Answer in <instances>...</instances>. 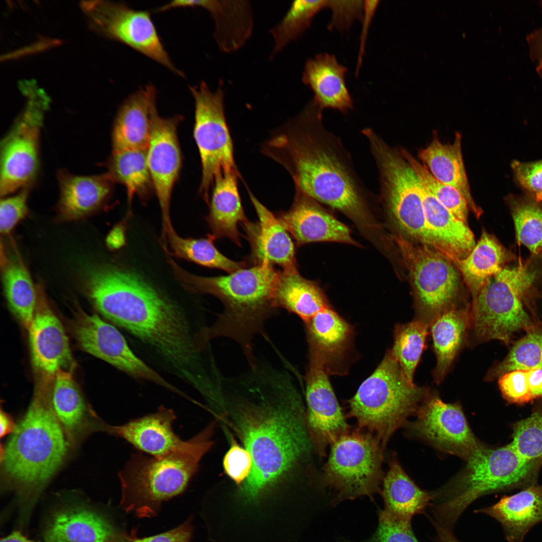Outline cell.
<instances>
[{
  "label": "cell",
  "mask_w": 542,
  "mask_h": 542,
  "mask_svg": "<svg viewBox=\"0 0 542 542\" xmlns=\"http://www.w3.org/2000/svg\"><path fill=\"white\" fill-rule=\"evenodd\" d=\"M169 263L177 279L193 292L211 295L222 303L212 325L200 332L206 344L217 338H228L240 347L249 366L255 364L253 341L257 335H265V322L278 309L274 301V290L278 271L267 263L239 269L227 276L205 277L185 270L173 260Z\"/></svg>",
  "instance_id": "cell-5"
},
{
  "label": "cell",
  "mask_w": 542,
  "mask_h": 542,
  "mask_svg": "<svg viewBox=\"0 0 542 542\" xmlns=\"http://www.w3.org/2000/svg\"><path fill=\"white\" fill-rule=\"evenodd\" d=\"M361 542H420L411 524L398 522L380 511L377 529L368 539Z\"/></svg>",
  "instance_id": "cell-51"
},
{
  "label": "cell",
  "mask_w": 542,
  "mask_h": 542,
  "mask_svg": "<svg viewBox=\"0 0 542 542\" xmlns=\"http://www.w3.org/2000/svg\"><path fill=\"white\" fill-rule=\"evenodd\" d=\"M175 419L172 410L161 407L154 413L121 426L107 427V430L141 451L152 456H162L177 449L184 442L173 429Z\"/></svg>",
  "instance_id": "cell-30"
},
{
  "label": "cell",
  "mask_w": 542,
  "mask_h": 542,
  "mask_svg": "<svg viewBox=\"0 0 542 542\" xmlns=\"http://www.w3.org/2000/svg\"><path fill=\"white\" fill-rule=\"evenodd\" d=\"M2 252L1 265L5 295L12 312L25 328L33 320L37 303L36 286L20 256Z\"/></svg>",
  "instance_id": "cell-39"
},
{
  "label": "cell",
  "mask_w": 542,
  "mask_h": 542,
  "mask_svg": "<svg viewBox=\"0 0 542 542\" xmlns=\"http://www.w3.org/2000/svg\"><path fill=\"white\" fill-rule=\"evenodd\" d=\"M470 311L471 305L456 307L441 315L430 326L436 357L433 376L437 384L443 381L463 347L468 345Z\"/></svg>",
  "instance_id": "cell-35"
},
{
  "label": "cell",
  "mask_w": 542,
  "mask_h": 542,
  "mask_svg": "<svg viewBox=\"0 0 542 542\" xmlns=\"http://www.w3.org/2000/svg\"><path fill=\"white\" fill-rule=\"evenodd\" d=\"M513 177L525 195L542 203V160L533 162L513 160Z\"/></svg>",
  "instance_id": "cell-48"
},
{
  "label": "cell",
  "mask_w": 542,
  "mask_h": 542,
  "mask_svg": "<svg viewBox=\"0 0 542 542\" xmlns=\"http://www.w3.org/2000/svg\"><path fill=\"white\" fill-rule=\"evenodd\" d=\"M249 194L258 220L247 221L242 225L250 245L252 260L255 265L275 264L283 270L296 268L295 246L289 232L276 215L250 192Z\"/></svg>",
  "instance_id": "cell-23"
},
{
  "label": "cell",
  "mask_w": 542,
  "mask_h": 542,
  "mask_svg": "<svg viewBox=\"0 0 542 542\" xmlns=\"http://www.w3.org/2000/svg\"><path fill=\"white\" fill-rule=\"evenodd\" d=\"M193 531L192 518L190 517L170 530L148 537L137 536L132 542H190Z\"/></svg>",
  "instance_id": "cell-54"
},
{
  "label": "cell",
  "mask_w": 542,
  "mask_h": 542,
  "mask_svg": "<svg viewBox=\"0 0 542 542\" xmlns=\"http://www.w3.org/2000/svg\"><path fill=\"white\" fill-rule=\"evenodd\" d=\"M28 188L23 189L19 193L1 200L0 207V230L8 235L16 225L27 214L28 208Z\"/></svg>",
  "instance_id": "cell-50"
},
{
  "label": "cell",
  "mask_w": 542,
  "mask_h": 542,
  "mask_svg": "<svg viewBox=\"0 0 542 542\" xmlns=\"http://www.w3.org/2000/svg\"><path fill=\"white\" fill-rule=\"evenodd\" d=\"M379 174L380 198L401 237L434 248L426 219L420 180L400 149L372 129H364Z\"/></svg>",
  "instance_id": "cell-10"
},
{
  "label": "cell",
  "mask_w": 542,
  "mask_h": 542,
  "mask_svg": "<svg viewBox=\"0 0 542 542\" xmlns=\"http://www.w3.org/2000/svg\"><path fill=\"white\" fill-rule=\"evenodd\" d=\"M309 357L322 363L327 372L343 358L349 347L351 326L330 307L304 322Z\"/></svg>",
  "instance_id": "cell-32"
},
{
  "label": "cell",
  "mask_w": 542,
  "mask_h": 542,
  "mask_svg": "<svg viewBox=\"0 0 542 542\" xmlns=\"http://www.w3.org/2000/svg\"><path fill=\"white\" fill-rule=\"evenodd\" d=\"M239 176L237 171H227L215 178L211 189L209 212L206 220L211 231L210 235L215 240L228 238L240 246L241 234L238 225L248 220L245 215L238 191Z\"/></svg>",
  "instance_id": "cell-33"
},
{
  "label": "cell",
  "mask_w": 542,
  "mask_h": 542,
  "mask_svg": "<svg viewBox=\"0 0 542 542\" xmlns=\"http://www.w3.org/2000/svg\"><path fill=\"white\" fill-rule=\"evenodd\" d=\"M466 461L459 478L431 493L432 517L429 519L452 532L461 515L475 500L524 482L538 461L525 459L509 444L496 449L483 446Z\"/></svg>",
  "instance_id": "cell-7"
},
{
  "label": "cell",
  "mask_w": 542,
  "mask_h": 542,
  "mask_svg": "<svg viewBox=\"0 0 542 542\" xmlns=\"http://www.w3.org/2000/svg\"><path fill=\"white\" fill-rule=\"evenodd\" d=\"M421 190L427 223L434 248L452 262L466 257L474 247V236L423 185Z\"/></svg>",
  "instance_id": "cell-28"
},
{
  "label": "cell",
  "mask_w": 542,
  "mask_h": 542,
  "mask_svg": "<svg viewBox=\"0 0 542 542\" xmlns=\"http://www.w3.org/2000/svg\"><path fill=\"white\" fill-rule=\"evenodd\" d=\"M36 286L37 306L28 329L32 363L38 376L55 378L59 370L69 371L73 359L61 323L50 308L41 285Z\"/></svg>",
  "instance_id": "cell-20"
},
{
  "label": "cell",
  "mask_w": 542,
  "mask_h": 542,
  "mask_svg": "<svg viewBox=\"0 0 542 542\" xmlns=\"http://www.w3.org/2000/svg\"><path fill=\"white\" fill-rule=\"evenodd\" d=\"M328 1H296L283 19L272 28L270 33L274 42L269 55L270 59L292 41L298 39L310 27L316 15L327 8Z\"/></svg>",
  "instance_id": "cell-44"
},
{
  "label": "cell",
  "mask_w": 542,
  "mask_h": 542,
  "mask_svg": "<svg viewBox=\"0 0 542 542\" xmlns=\"http://www.w3.org/2000/svg\"><path fill=\"white\" fill-rule=\"evenodd\" d=\"M413 284L415 317L429 327L459 302V275L445 255L427 244L396 237Z\"/></svg>",
  "instance_id": "cell-12"
},
{
  "label": "cell",
  "mask_w": 542,
  "mask_h": 542,
  "mask_svg": "<svg viewBox=\"0 0 542 542\" xmlns=\"http://www.w3.org/2000/svg\"><path fill=\"white\" fill-rule=\"evenodd\" d=\"M58 180L57 211L61 221L78 220L100 209L110 197L114 183L107 173L84 176L64 170L58 173Z\"/></svg>",
  "instance_id": "cell-25"
},
{
  "label": "cell",
  "mask_w": 542,
  "mask_h": 542,
  "mask_svg": "<svg viewBox=\"0 0 542 542\" xmlns=\"http://www.w3.org/2000/svg\"><path fill=\"white\" fill-rule=\"evenodd\" d=\"M410 425L412 432L434 447L467 461L483 445L470 429L461 406L447 403L431 391Z\"/></svg>",
  "instance_id": "cell-16"
},
{
  "label": "cell",
  "mask_w": 542,
  "mask_h": 542,
  "mask_svg": "<svg viewBox=\"0 0 542 542\" xmlns=\"http://www.w3.org/2000/svg\"><path fill=\"white\" fill-rule=\"evenodd\" d=\"M510 444L529 460L542 458V412H537L517 422Z\"/></svg>",
  "instance_id": "cell-47"
},
{
  "label": "cell",
  "mask_w": 542,
  "mask_h": 542,
  "mask_svg": "<svg viewBox=\"0 0 542 542\" xmlns=\"http://www.w3.org/2000/svg\"><path fill=\"white\" fill-rule=\"evenodd\" d=\"M474 512L487 515L499 522L507 542H522L533 527L542 523V486H530L504 496L494 504Z\"/></svg>",
  "instance_id": "cell-29"
},
{
  "label": "cell",
  "mask_w": 542,
  "mask_h": 542,
  "mask_svg": "<svg viewBox=\"0 0 542 542\" xmlns=\"http://www.w3.org/2000/svg\"><path fill=\"white\" fill-rule=\"evenodd\" d=\"M347 72L332 54L320 53L306 61L302 80L313 92L312 101L319 109L331 108L345 113L353 108L345 81Z\"/></svg>",
  "instance_id": "cell-26"
},
{
  "label": "cell",
  "mask_w": 542,
  "mask_h": 542,
  "mask_svg": "<svg viewBox=\"0 0 542 542\" xmlns=\"http://www.w3.org/2000/svg\"><path fill=\"white\" fill-rule=\"evenodd\" d=\"M1 438L13 433L16 428L12 418L5 412L1 410L0 413Z\"/></svg>",
  "instance_id": "cell-60"
},
{
  "label": "cell",
  "mask_w": 542,
  "mask_h": 542,
  "mask_svg": "<svg viewBox=\"0 0 542 542\" xmlns=\"http://www.w3.org/2000/svg\"><path fill=\"white\" fill-rule=\"evenodd\" d=\"M172 250V255L198 264L223 270L229 274L246 267L245 261H235L222 254L215 247L214 238L209 234L205 238L194 239L180 237L172 225L163 235Z\"/></svg>",
  "instance_id": "cell-41"
},
{
  "label": "cell",
  "mask_w": 542,
  "mask_h": 542,
  "mask_svg": "<svg viewBox=\"0 0 542 542\" xmlns=\"http://www.w3.org/2000/svg\"><path fill=\"white\" fill-rule=\"evenodd\" d=\"M430 392L407 378L389 350L349 400L348 415L385 449L394 432L405 425Z\"/></svg>",
  "instance_id": "cell-8"
},
{
  "label": "cell",
  "mask_w": 542,
  "mask_h": 542,
  "mask_svg": "<svg viewBox=\"0 0 542 542\" xmlns=\"http://www.w3.org/2000/svg\"><path fill=\"white\" fill-rule=\"evenodd\" d=\"M150 114L151 134L147 161L161 210L164 231L172 225L171 198L182 166L177 130L182 119L178 115L171 117L160 115L156 106V92L152 97Z\"/></svg>",
  "instance_id": "cell-17"
},
{
  "label": "cell",
  "mask_w": 542,
  "mask_h": 542,
  "mask_svg": "<svg viewBox=\"0 0 542 542\" xmlns=\"http://www.w3.org/2000/svg\"><path fill=\"white\" fill-rule=\"evenodd\" d=\"M401 152L420 181L458 219L467 224L469 208L465 198L454 188L436 179L427 168L405 149Z\"/></svg>",
  "instance_id": "cell-46"
},
{
  "label": "cell",
  "mask_w": 542,
  "mask_h": 542,
  "mask_svg": "<svg viewBox=\"0 0 542 542\" xmlns=\"http://www.w3.org/2000/svg\"><path fill=\"white\" fill-rule=\"evenodd\" d=\"M212 423L162 456L133 454L119 473L120 505L139 518L156 516L162 503L183 493L212 445Z\"/></svg>",
  "instance_id": "cell-6"
},
{
  "label": "cell",
  "mask_w": 542,
  "mask_h": 542,
  "mask_svg": "<svg viewBox=\"0 0 542 542\" xmlns=\"http://www.w3.org/2000/svg\"><path fill=\"white\" fill-rule=\"evenodd\" d=\"M527 381L531 398L542 396V368L527 370Z\"/></svg>",
  "instance_id": "cell-57"
},
{
  "label": "cell",
  "mask_w": 542,
  "mask_h": 542,
  "mask_svg": "<svg viewBox=\"0 0 542 542\" xmlns=\"http://www.w3.org/2000/svg\"><path fill=\"white\" fill-rule=\"evenodd\" d=\"M54 382L39 378L28 410L1 453L4 487L17 493L24 520L63 462L70 446L53 409Z\"/></svg>",
  "instance_id": "cell-4"
},
{
  "label": "cell",
  "mask_w": 542,
  "mask_h": 542,
  "mask_svg": "<svg viewBox=\"0 0 542 542\" xmlns=\"http://www.w3.org/2000/svg\"><path fill=\"white\" fill-rule=\"evenodd\" d=\"M418 156L436 179L457 190L467 201L469 210L477 218L481 216L482 210L471 194L459 132H456L452 143L447 144L441 142L436 133L430 144L419 151Z\"/></svg>",
  "instance_id": "cell-31"
},
{
  "label": "cell",
  "mask_w": 542,
  "mask_h": 542,
  "mask_svg": "<svg viewBox=\"0 0 542 542\" xmlns=\"http://www.w3.org/2000/svg\"><path fill=\"white\" fill-rule=\"evenodd\" d=\"M526 42L530 56L542 80V26L527 36Z\"/></svg>",
  "instance_id": "cell-56"
},
{
  "label": "cell",
  "mask_w": 542,
  "mask_h": 542,
  "mask_svg": "<svg viewBox=\"0 0 542 542\" xmlns=\"http://www.w3.org/2000/svg\"><path fill=\"white\" fill-rule=\"evenodd\" d=\"M1 542H36L25 537L19 531H15L2 538Z\"/></svg>",
  "instance_id": "cell-61"
},
{
  "label": "cell",
  "mask_w": 542,
  "mask_h": 542,
  "mask_svg": "<svg viewBox=\"0 0 542 542\" xmlns=\"http://www.w3.org/2000/svg\"><path fill=\"white\" fill-rule=\"evenodd\" d=\"M381 493L384 509L381 511L398 522L411 524L414 516L425 512L432 502V495L420 488L407 475L395 457L382 481Z\"/></svg>",
  "instance_id": "cell-36"
},
{
  "label": "cell",
  "mask_w": 542,
  "mask_h": 542,
  "mask_svg": "<svg viewBox=\"0 0 542 542\" xmlns=\"http://www.w3.org/2000/svg\"><path fill=\"white\" fill-rule=\"evenodd\" d=\"M195 7L203 8L211 15L215 23L214 37L222 51L237 50L251 35L253 20L248 1H174L166 9Z\"/></svg>",
  "instance_id": "cell-24"
},
{
  "label": "cell",
  "mask_w": 542,
  "mask_h": 542,
  "mask_svg": "<svg viewBox=\"0 0 542 542\" xmlns=\"http://www.w3.org/2000/svg\"><path fill=\"white\" fill-rule=\"evenodd\" d=\"M52 402L55 415L72 446H77L91 432L104 427L86 404L69 371L61 370L56 373Z\"/></svg>",
  "instance_id": "cell-27"
},
{
  "label": "cell",
  "mask_w": 542,
  "mask_h": 542,
  "mask_svg": "<svg viewBox=\"0 0 542 542\" xmlns=\"http://www.w3.org/2000/svg\"><path fill=\"white\" fill-rule=\"evenodd\" d=\"M73 332L87 353L132 376L177 390L133 353L117 329L97 315L79 313Z\"/></svg>",
  "instance_id": "cell-18"
},
{
  "label": "cell",
  "mask_w": 542,
  "mask_h": 542,
  "mask_svg": "<svg viewBox=\"0 0 542 542\" xmlns=\"http://www.w3.org/2000/svg\"><path fill=\"white\" fill-rule=\"evenodd\" d=\"M430 327L413 320L398 324L394 330L393 344L390 350L407 378L414 382L415 371L426 348Z\"/></svg>",
  "instance_id": "cell-43"
},
{
  "label": "cell",
  "mask_w": 542,
  "mask_h": 542,
  "mask_svg": "<svg viewBox=\"0 0 542 542\" xmlns=\"http://www.w3.org/2000/svg\"><path fill=\"white\" fill-rule=\"evenodd\" d=\"M263 407L243 404L238 427L252 466L241 488L248 502L256 500L308 451L311 442L301 418L294 410L300 405L298 393L291 381L277 406L270 403L273 378L259 380Z\"/></svg>",
  "instance_id": "cell-3"
},
{
  "label": "cell",
  "mask_w": 542,
  "mask_h": 542,
  "mask_svg": "<svg viewBox=\"0 0 542 542\" xmlns=\"http://www.w3.org/2000/svg\"><path fill=\"white\" fill-rule=\"evenodd\" d=\"M106 166L113 181L125 188L129 205L135 196L146 200L154 192L147 149L112 152Z\"/></svg>",
  "instance_id": "cell-40"
},
{
  "label": "cell",
  "mask_w": 542,
  "mask_h": 542,
  "mask_svg": "<svg viewBox=\"0 0 542 542\" xmlns=\"http://www.w3.org/2000/svg\"><path fill=\"white\" fill-rule=\"evenodd\" d=\"M526 331L506 357L489 370L485 380L492 381L513 370L542 368V328L533 326Z\"/></svg>",
  "instance_id": "cell-45"
},
{
  "label": "cell",
  "mask_w": 542,
  "mask_h": 542,
  "mask_svg": "<svg viewBox=\"0 0 542 542\" xmlns=\"http://www.w3.org/2000/svg\"><path fill=\"white\" fill-rule=\"evenodd\" d=\"M498 385L503 396L511 402L522 403L532 400L527 370H516L504 374L499 378Z\"/></svg>",
  "instance_id": "cell-52"
},
{
  "label": "cell",
  "mask_w": 542,
  "mask_h": 542,
  "mask_svg": "<svg viewBox=\"0 0 542 542\" xmlns=\"http://www.w3.org/2000/svg\"><path fill=\"white\" fill-rule=\"evenodd\" d=\"M535 273L522 263L490 278L471 305L468 345L492 340L508 344L513 334L533 326L522 304Z\"/></svg>",
  "instance_id": "cell-9"
},
{
  "label": "cell",
  "mask_w": 542,
  "mask_h": 542,
  "mask_svg": "<svg viewBox=\"0 0 542 542\" xmlns=\"http://www.w3.org/2000/svg\"><path fill=\"white\" fill-rule=\"evenodd\" d=\"M124 229L120 225L116 226L113 228L106 239L107 245L111 249H116L121 247L124 244Z\"/></svg>",
  "instance_id": "cell-58"
},
{
  "label": "cell",
  "mask_w": 542,
  "mask_h": 542,
  "mask_svg": "<svg viewBox=\"0 0 542 542\" xmlns=\"http://www.w3.org/2000/svg\"><path fill=\"white\" fill-rule=\"evenodd\" d=\"M276 216L298 245L322 241L357 245L346 225L321 203L299 192L290 209Z\"/></svg>",
  "instance_id": "cell-22"
},
{
  "label": "cell",
  "mask_w": 542,
  "mask_h": 542,
  "mask_svg": "<svg viewBox=\"0 0 542 542\" xmlns=\"http://www.w3.org/2000/svg\"><path fill=\"white\" fill-rule=\"evenodd\" d=\"M274 301L278 309L283 308L296 314L304 322L330 307L319 287L302 277L297 268L278 271Z\"/></svg>",
  "instance_id": "cell-37"
},
{
  "label": "cell",
  "mask_w": 542,
  "mask_h": 542,
  "mask_svg": "<svg viewBox=\"0 0 542 542\" xmlns=\"http://www.w3.org/2000/svg\"><path fill=\"white\" fill-rule=\"evenodd\" d=\"M222 81L212 91L204 81L190 87L195 101L193 134L200 158L199 192L209 204L215 178L227 171H237L232 140L226 122Z\"/></svg>",
  "instance_id": "cell-13"
},
{
  "label": "cell",
  "mask_w": 542,
  "mask_h": 542,
  "mask_svg": "<svg viewBox=\"0 0 542 542\" xmlns=\"http://www.w3.org/2000/svg\"><path fill=\"white\" fill-rule=\"evenodd\" d=\"M83 284L99 313L158 353L195 388L212 375L214 359L179 307L138 273L113 263L88 266Z\"/></svg>",
  "instance_id": "cell-1"
},
{
  "label": "cell",
  "mask_w": 542,
  "mask_h": 542,
  "mask_svg": "<svg viewBox=\"0 0 542 542\" xmlns=\"http://www.w3.org/2000/svg\"><path fill=\"white\" fill-rule=\"evenodd\" d=\"M324 365L309 358L305 376L307 431L314 449L325 456L326 449L350 431Z\"/></svg>",
  "instance_id": "cell-19"
},
{
  "label": "cell",
  "mask_w": 542,
  "mask_h": 542,
  "mask_svg": "<svg viewBox=\"0 0 542 542\" xmlns=\"http://www.w3.org/2000/svg\"><path fill=\"white\" fill-rule=\"evenodd\" d=\"M510 258L509 253L495 237L483 230L469 254L453 262L461 273L473 301L488 280L500 272Z\"/></svg>",
  "instance_id": "cell-38"
},
{
  "label": "cell",
  "mask_w": 542,
  "mask_h": 542,
  "mask_svg": "<svg viewBox=\"0 0 542 542\" xmlns=\"http://www.w3.org/2000/svg\"><path fill=\"white\" fill-rule=\"evenodd\" d=\"M263 150L288 171L296 191L338 210L361 228L375 226L350 156L325 128L322 111L312 101Z\"/></svg>",
  "instance_id": "cell-2"
},
{
  "label": "cell",
  "mask_w": 542,
  "mask_h": 542,
  "mask_svg": "<svg viewBox=\"0 0 542 542\" xmlns=\"http://www.w3.org/2000/svg\"><path fill=\"white\" fill-rule=\"evenodd\" d=\"M136 531L129 532L102 514L75 506L55 512L44 530L45 542H132Z\"/></svg>",
  "instance_id": "cell-21"
},
{
  "label": "cell",
  "mask_w": 542,
  "mask_h": 542,
  "mask_svg": "<svg viewBox=\"0 0 542 542\" xmlns=\"http://www.w3.org/2000/svg\"><path fill=\"white\" fill-rule=\"evenodd\" d=\"M42 111L32 103L1 144L0 193L6 196L28 188L39 167V143Z\"/></svg>",
  "instance_id": "cell-15"
},
{
  "label": "cell",
  "mask_w": 542,
  "mask_h": 542,
  "mask_svg": "<svg viewBox=\"0 0 542 542\" xmlns=\"http://www.w3.org/2000/svg\"><path fill=\"white\" fill-rule=\"evenodd\" d=\"M330 446L322 480L333 491V504L381 493L384 449L373 434L361 429L349 431Z\"/></svg>",
  "instance_id": "cell-11"
},
{
  "label": "cell",
  "mask_w": 542,
  "mask_h": 542,
  "mask_svg": "<svg viewBox=\"0 0 542 542\" xmlns=\"http://www.w3.org/2000/svg\"><path fill=\"white\" fill-rule=\"evenodd\" d=\"M92 26L105 36L119 41L180 76L161 41L149 14L124 4L105 1L84 3Z\"/></svg>",
  "instance_id": "cell-14"
},
{
  "label": "cell",
  "mask_w": 542,
  "mask_h": 542,
  "mask_svg": "<svg viewBox=\"0 0 542 542\" xmlns=\"http://www.w3.org/2000/svg\"><path fill=\"white\" fill-rule=\"evenodd\" d=\"M230 439L231 446L224 457L223 466L225 474L240 486L251 472L252 458L249 451L240 446L232 436Z\"/></svg>",
  "instance_id": "cell-49"
},
{
  "label": "cell",
  "mask_w": 542,
  "mask_h": 542,
  "mask_svg": "<svg viewBox=\"0 0 542 542\" xmlns=\"http://www.w3.org/2000/svg\"><path fill=\"white\" fill-rule=\"evenodd\" d=\"M505 201L511 213L519 242L534 255H542V203L524 195L509 194Z\"/></svg>",
  "instance_id": "cell-42"
},
{
  "label": "cell",
  "mask_w": 542,
  "mask_h": 542,
  "mask_svg": "<svg viewBox=\"0 0 542 542\" xmlns=\"http://www.w3.org/2000/svg\"><path fill=\"white\" fill-rule=\"evenodd\" d=\"M363 1H328L327 8L332 12L328 28L343 31L349 27L356 19L362 17Z\"/></svg>",
  "instance_id": "cell-53"
},
{
  "label": "cell",
  "mask_w": 542,
  "mask_h": 542,
  "mask_svg": "<svg viewBox=\"0 0 542 542\" xmlns=\"http://www.w3.org/2000/svg\"><path fill=\"white\" fill-rule=\"evenodd\" d=\"M156 92L149 85L124 100L113 126L112 152L147 149L151 134V102Z\"/></svg>",
  "instance_id": "cell-34"
},
{
  "label": "cell",
  "mask_w": 542,
  "mask_h": 542,
  "mask_svg": "<svg viewBox=\"0 0 542 542\" xmlns=\"http://www.w3.org/2000/svg\"><path fill=\"white\" fill-rule=\"evenodd\" d=\"M430 521L436 532L434 537L435 542H461L456 537L452 531L443 528L432 520Z\"/></svg>",
  "instance_id": "cell-59"
},
{
  "label": "cell",
  "mask_w": 542,
  "mask_h": 542,
  "mask_svg": "<svg viewBox=\"0 0 542 542\" xmlns=\"http://www.w3.org/2000/svg\"><path fill=\"white\" fill-rule=\"evenodd\" d=\"M379 2V1H364L363 12L362 17L363 25L360 37L356 73L358 72L359 69L361 66V64H362L363 57L364 54L366 40L369 31V28L370 27L372 18L374 15L376 10L378 6Z\"/></svg>",
  "instance_id": "cell-55"
}]
</instances>
